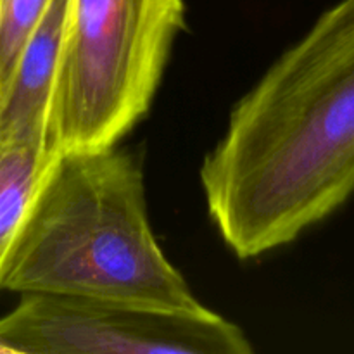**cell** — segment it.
Here are the masks:
<instances>
[{
	"label": "cell",
	"instance_id": "cell-7",
	"mask_svg": "<svg viewBox=\"0 0 354 354\" xmlns=\"http://www.w3.org/2000/svg\"><path fill=\"white\" fill-rule=\"evenodd\" d=\"M52 0H0V95L17 57Z\"/></svg>",
	"mask_w": 354,
	"mask_h": 354
},
{
	"label": "cell",
	"instance_id": "cell-2",
	"mask_svg": "<svg viewBox=\"0 0 354 354\" xmlns=\"http://www.w3.org/2000/svg\"><path fill=\"white\" fill-rule=\"evenodd\" d=\"M2 289L201 311L149 221L142 165L118 145L62 151Z\"/></svg>",
	"mask_w": 354,
	"mask_h": 354
},
{
	"label": "cell",
	"instance_id": "cell-6",
	"mask_svg": "<svg viewBox=\"0 0 354 354\" xmlns=\"http://www.w3.org/2000/svg\"><path fill=\"white\" fill-rule=\"evenodd\" d=\"M69 2L52 0L24 44L0 95V128L28 123L52 124Z\"/></svg>",
	"mask_w": 354,
	"mask_h": 354
},
{
	"label": "cell",
	"instance_id": "cell-5",
	"mask_svg": "<svg viewBox=\"0 0 354 354\" xmlns=\"http://www.w3.org/2000/svg\"><path fill=\"white\" fill-rule=\"evenodd\" d=\"M61 147L50 123L0 128V289Z\"/></svg>",
	"mask_w": 354,
	"mask_h": 354
},
{
	"label": "cell",
	"instance_id": "cell-3",
	"mask_svg": "<svg viewBox=\"0 0 354 354\" xmlns=\"http://www.w3.org/2000/svg\"><path fill=\"white\" fill-rule=\"evenodd\" d=\"M183 24V0L69 2L52 113L61 151L118 145L147 114Z\"/></svg>",
	"mask_w": 354,
	"mask_h": 354
},
{
	"label": "cell",
	"instance_id": "cell-4",
	"mask_svg": "<svg viewBox=\"0 0 354 354\" xmlns=\"http://www.w3.org/2000/svg\"><path fill=\"white\" fill-rule=\"evenodd\" d=\"M0 317V353L249 354L244 332L214 311L59 294H21Z\"/></svg>",
	"mask_w": 354,
	"mask_h": 354
},
{
	"label": "cell",
	"instance_id": "cell-1",
	"mask_svg": "<svg viewBox=\"0 0 354 354\" xmlns=\"http://www.w3.org/2000/svg\"><path fill=\"white\" fill-rule=\"evenodd\" d=\"M201 185L225 244L251 259L354 194V0L325 10L235 104Z\"/></svg>",
	"mask_w": 354,
	"mask_h": 354
}]
</instances>
